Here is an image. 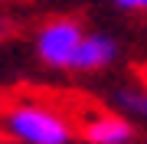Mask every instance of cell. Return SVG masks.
<instances>
[{"label":"cell","mask_w":147,"mask_h":144,"mask_svg":"<svg viewBox=\"0 0 147 144\" xmlns=\"http://www.w3.org/2000/svg\"><path fill=\"white\" fill-rule=\"evenodd\" d=\"M3 128L23 144H65L72 138V121L39 101H16L3 112Z\"/></svg>","instance_id":"1"},{"label":"cell","mask_w":147,"mask_h":144,"mask_svg":"<svg viewBox=\"0 0 147 144\" xmlns=\"http://www.w3.org/2000/svg\"><path fill=\"white\" fill-rule=\"evenodd\" d=\"M79 43H82V26L65 16V20H53L46 30L39 33V43L36 46H39L42 62L56 66V69H69Z\"/></svg>","instance_id":"2"},{"label":"cell","mask_w":147,"mask_h":144,"mask_svg":"<svg viewBox=\"0 0 147 144\" xmlns=\"http://www.w3.org/2000/svg\"><path fill=\"white\" fill-rule=\"evenodd\" d=\"M82 138L88 144H127L134 138V128L118 115H92L82 121Z\"/></svg>","instance_id":"3"},{"label":"cell","mask_w":147,"mask_h":144,"mask_svg":"<svg viewBox=\"0 0 147 144\" xmlns=\"http://www.w3.org/2000/svg\"><path fill=\"white\" fill-rule=\"evenodd\" d=\"M115 56H118L115 39H108V36H82V43H79V49H75L72 66H69V69L95 72V69H105Z\"/></svg>","instance_id":"4"},{"label":"cell","mask_w":147,"mask_h":144,"mask_svg":"<svg viewBox=\"0 0 147 144\" xmlns=\"http://www.w3.org/2000/svg\"><path fill=\"white\" fill-rule=\"evenodd\" d=\"M118 105H124L127 112L147 118V89H124V92H118Z\"/></svg>","instance_id":"5"},{"label":"cell","mask_w":147,"mask_h":144,"mask_svg":"<svg viewBox=\"0 0 147 144\" xmlns=\"http://www.w3.org/2000/svg\"><path fill=\"white\" fill-rule=\"evenodd\" d=\"M121 10H147V0H115Z\"/></svg>","instance_id":"6"},{"label":"cell","mask_w":147,"mask_h":144,"mask_svg":"<svg viewBox=\"0 0 147 144\" xmlns=\"http://www.w3.org/2000/svg\"><path fill=\"white\" fill-rule=\"evenodd\" d=\"M141 85L147 89V66H144V69H141Z\"/></svg>","instance_id":"7"}]
</instances>
